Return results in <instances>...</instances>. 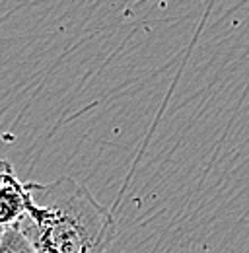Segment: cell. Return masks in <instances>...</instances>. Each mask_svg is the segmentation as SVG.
<instances>
[{
  "mask_svg": "<svg viewBox=\"0 0 249 253\" xmlns=\"http://www.w3.org/2000/svg\"><path fill=\"white\" fill-rule=\"evenodd\" d=\"M2 236H4V232H0V240H2Z\"/></svg>",
  "mask_w": 249,
  "mask_h": 253,
  "instance_id": "4",
  "label": "cell"
},
{
  "mask_svg": "<svg viewBox=\"0 0 249 253\" xmlns=\"http://www.w3.org/2000/svg\"><path fill=\"white\" fill-rule=\"evenodd\" d=\"M26 212L16 224L33 253H107L115 218L72 177L26 183Z\"/></svg>",
  "mask_w": 249,
  "mask_h": 253,
  "instance_id": "1",
  "label": "cell"
},
{
  "mask_svg": "<svg viewBox=\"0 0 249 253\" xmlns=\"http://www.w3.org/2000/svg\"><path fill=\"white\" fill-rule=\"evenodd\" d=\"M28 187L20 181L10 162L0 158V232L16 226L26 212Z\"/></svg>",
  "mask_w": 249,
  "mask_h": 253,
  "instance_id": "2",
  "label": "cell"
},
{
  "mask_svg": "<svg viewBox=\"0 0 249 253\" xmlns=\"http://www.w3.org/2000/svg\"><path fill=\"white\" fill-rule=\"evenodd\" d=\"M0 253H33L26 238L20 234L16 226L8 228L0 240Z\"/></svg>",
  "mask_w": 249,
  "mask_h": 253,
  "instance_id": "3",
  "label": "cell"
}]
</instances>
